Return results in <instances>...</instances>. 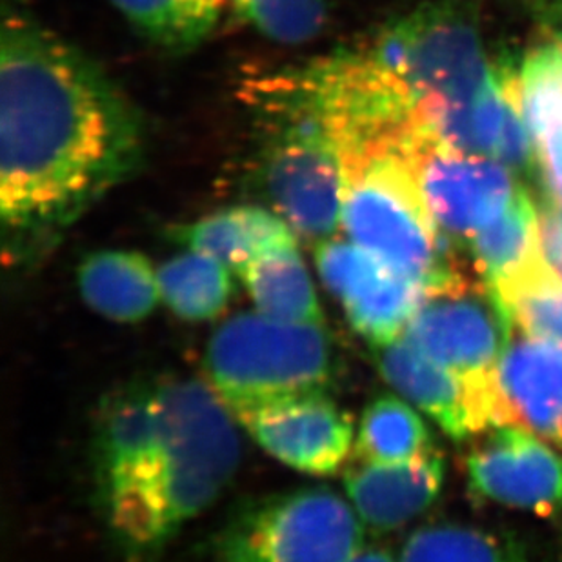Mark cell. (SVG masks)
<instances>
[{
	"mask_svg": "<svg viewBox=\"0 0 562 562\" xmlns=\"http://www.w3.org/2000/svg\"><path fill=\"white\" fill-rule=\"evenodd\" d=\"M143 119L110 75L16 10L0 27V221L13 259L43 251L140 168Z\"/></svg>",
	"mask_w": 562,
	"mask_h": 562,
	"instance_id": "cell-1",
	"label": "cell"
},
{
	"mask_svg": "<svg viewBox=\"0 0 562 562\" xmlns=\"http://www.w3.org/2000/svg\"><path fill=\"white\" fill-rule=\"evenodd\" d=\"M93 451L97 495L119 552L126 562H159L234 479L240 442L212 386L159 379L104 398Z\"/></svg>",
	"mask_w": 562,
	"mask_h": 562,
	"instance_id": "cell-2",
	"label": "cell"
},
{
	"mask_svg": "<svg viewBox=\"0 0 562 562\" xmlns=\"http://www.w3.org/2000/svg\"><path fill=\"white\" fill-rule=\"evenodd\" d=\"M260 124V182L271 210L299 239L323 243L342 221V157L331 127L292 74L260 82L255 91Z\"/></svg>",
	"mask_w": 562,
	"mask_h": 562,
	"instance_id": "cell-3",
	"label": "cell"
},
{
	"mask_svg": "<svg viewBox=\"0 0 562 562\" xmlns=\"http://www.w3.org/2000/svg\"><path fill=\"white\" fill-rule=\"evenodd\" d=\"M342 221L351 243L428 286L456 260L403 149L342 146Z\"/></svg>",
	"mask_w": 562,
	"mask_h": 562,
	"instance_id": "cell-4",
	"label": "cell"
},
{
	"mask_svg": "<svg viewBox=\"0 0 562 562\" xmlns=\"http://www.w3.org/2000/svg\"><path fill=\"white\" fill-rule=\"evenodd\" d=\"M204 370L213 392L235 415L281 398L326 393L334 350L323 324L239 313L212 335Z\"/></svg>",
	"mask_w": 562,
	"mask_h": 562,
	"instance_id": "cell-5",
	"label": "cell"
},
{
	"mask_svg": "<svg viewBox=\"0 0 562 562\" xmlns=\"http://www.w3.org/2000/svg\"><path fill=\"white\" fill-rule=\"evenodd\" d=\"M515 326L499 295L453 266L426 286L401 339L470 387L488 428L495 426V370Z\"/></svg>",
	"mask_w": 562,
	"mask_h": 562,
	"instance_id": "cell-6",
	"label": "cell"
},
{
	"mask_svg": "<svg viewBox=\"0 0 562 562\" xmlns=\"http://www.w3.org/2000/svg\"><path fill=\"white\" fill-rule=\"evenodd\" d=\"M362 520L331 490L248 504L218 531L215 562H348L364 550Z\"/></svg>",
	"mask_w": 562,
	"mask_h": 562,
	"instance_id": "cell-7",
	"label": "cell"
},
{
	"mask_svg": "<svg viewBox=\"0 0 562 562\" xmlns=\"http://www.w3.org/2000/svg\"><path fill=\"white\" fill-rule=\"evenodd\" d=\"M370 54L401 77L417 99L473 101L497 79L467 8L453 0L419 5L390 22Z\"/></svg>",
	"mask_w": 562,
	"mask_h": 562,
	"instance_id": "cell-8",
	"label": "cell"
},
{
	"mask_svg": "<svg viewBox=\"0 0 562 562\" xmlns=\"http://www.w3.org/2000/svg\"><path fill=\"white\" fill-rule=\"evenodd\" d=\"M404 157L417 177L437 228L446 237L472 239L499 217L517 190L506 166L446 148L423 119Z\"/></svg>",
	"mask_w": 562,
	"mask_h": 562,
	"instance_id": "cell-9",
	"label": "cell"
},
{
	"mask_svg": "<svg viewBox=\"0 0 562 562\" xmlns=\"http://www.w3.org/2000/svg\"><path fill=\"white\" fill-rule=\"evenodd\" d=\"M315 262L324 286L339 299L351 328L373 348L401 339L425 299L423 282L350 239L331 237L318 243Z\"/></svg>",
	"mask_w": 562,
	"mask_h": 562,
	"instance_id": "cell-10",
	"label": "cell"
},
{
	"mask_svg": "<svg viewBox=\"0 0 562 562\" xmlns=\"http://www.w3.org/2000/svg\"><path fill=\"white\" fill-rule=\"evenodd\" d=\"M235 419L270 456L312 475L337 472L353 445V420L326 393L260 404Z\"/></svg>",
	"mask_w": 562,
	"mask_h": 562,
	"instance_id": "cell-11",
	"label": "cell"
},
{
	"mask_svg": "<svg viewBox=\"0 0 562 562\" xmlns=\"http://www.w3.org/2000/svg\"><path fill=\"white\" fill-rule=\"evenodd\" d=\"M481 499L541 517L562 514V457L519 426H497L467 457Z\"/></svg>",
	"mask_w": 562,
	"mask_h": 562,
	"instance_id": "cell-12",
	"label": "cell"
},
{
	"mask_svg": "<svg viewBox=\"0 0 562 562\" xmlns=\"http://www.w3.org/2000/svg\"><path fill=\"white\" fill-rule=\"evenodd\" d=\"M495 419L562 450V346L512 337L495 370Z\"/></svg>",
	"mask_w": 562,
	"mask_h": 562,
	"instance_id": "cell-13",
	"label": "cell"
},
{
	"mask_svg": "<svg viewBox=\"0 0 562 562\" xmlns=\"http://www.w3.org/2000/svg\"><path fill=\"white\" fill-rule=\"evenodd\" d=\"M445 473V457L434 448L409 461H356L346 470L345 488L368 528L397 530L436 503Z\"/></svg>",
	"mask_w": 562,
	"mask_h": 562,
	"instance_id": "cell-14",
	"label": "cell"
},
{
	"mask_svg": "<svg viewBox=\"0 0 562 562\" xmlns=\"http://www.w3.org/2000/svg\"><path fill=\"white\" fill-rule=\"evenodd\" d=\"M375 350L376 364L387 384L430 415L446 436L462 440L486 430L475 397L456 373L423 356L403 339Z\"/></svg>",
	"mask_w": 562,
	"mask_h": 562,
	"instance_id": "cell-15",
	"label": "cell"
},
{
	"mask_svg": "<svg viewBox=\"0 0 562 562\" xmlns=\"http://www.w3.org/2000/svg\"><path fill=\"white\" fill-rule=\"evenodd\" d=\"M171 239L188 250L210 255L239 273L268 251L297 246V234L273 210L235 206L170 229Z\"/></svg>",
	"mask_w": 562,
	"mask_h": 562,
	"instance_id": "cell-16",
	"label": "cell"
},
{
	"mask_svg": "<svg viewBox=\"0 0 562 562\" xmlns=\"http://www.w3.org/2000/svg\"><path fill=\"white\" fill-rule=\"evenodd\" d=\"M79 290L86 304L117 323H138L160 301L157 271L137 251L106 250L86 257L79 268Z\"/></svg>",
	"mask_w": 562,
	"mask_h": 562,
	"instance_id": "cell-17",
	"label": "cell"
},
{
	"mask_svg": "<svg viewBox=\"0 0 562 562\" xmlns=\"http://www.w3.org/2000/svg\"><path fill=\"white\" fill-rule=\"evenodd\" d=\"M237 276L257 312L286 323L324 324L323 308L297 246L260 255Z\"/></svg>",
	"mask_w": 562,
	"mask_h": 562,
	"instance_id": "cell-18",
	"label": "cell"
},
{
	"mask_svg": "<svg viewBox=\"0 0 562 562\" xmlns=\"http://www.w3.org/2000/svg\"><path fill=\"white\" fill-rule=\"evenodd\" d=\"M119 13L155 46L187 54L206 41L228 0H110Z\"/></svg>",
	"mask_w": 562,
	"mask_h": 562,
	"instance_id": "cell-19",
	"label": "cell"
},
{
	"mask_svg": "<svg viewBox=\"0 0 562 562\" xmlns=\"http://www.w3.org/2000/svg\"><path fill=\"white\" fill-rule=\"evenodd\" d=\"M515 328L562 346V277L542 250L494 288Z\"/></svg>",
	"mask_w": 562,
	"mask_h": 562,
	"instance_id": "cell-20",
	"label": "cell"
},
{
	"mask_svg": "<svg viewBox=\"0 0 562 562\" xmlns=\"http://www.w3.org/2000/svg\"><path fill=\"white\" fill-rule=\"evenodd\" d=\"M539 251V212L520 187L499 217L472 237L475 270L492 290Z\"/></svg>",
	"mask_w": 562,
	"mask_h": 562,
	"instance_id": "cell-21",
	"label": "cell"
},
{
	"mask_svg": "<svg viewBox=\"0 0 562 562\" xmlns=\"http://www.w3.org/2000/svg\"><path fill=\"white\" fill-rule=\"evenodd\" d=\"M160 301L187 321H210L228 306L234 295L232 270L210 255L188 254L168 260L157 270Z\"/></svg>",
	"mask_w": 562,
	"mask_h": 562,
	"instance_id": "cell-22",
	"label": "cell"
},
{
	"mask_svg": "<svg viewBox=\"0 0 562 562\" xmlns=\"http://www.w3.org/2000/svg\"><path fill=\"white\" fill-rule=\"evenodd\" d=\"M497 79L504 95L519 106L536 144L562 112V44L531 49L519 68L497 69Z\"/></svg>",
	"mask_w": 562,
	"mask_h": 562,
	"instance_id": "cell-23",
	"label": "cell"
},
{
	"mask_svg": "<svg viewBox=\"0 0 562 562\" xmlns=\"http://www.w3.org/2000/svg\"><path fill=\"white\" fill-rule=\"evenodd\" d=\"M434 450L425 420L393 395L368 404L357 431L356 461L403 462Z\"/></svg>",
	"mask_w": 562,
	"mask_h": 562,
	"instance_id": "cell-24",
	"label": "cell"
},
{
	"mask_svg": "<svg viewBox=\"0 0 562 562\" xmlns=\"http://www.w3.org/2000/svg\"><path fill=\"white\" fill-rule=\"evenodd\" d=\"M398 562H533L515 537L473 526L430 525L404 542Z\"/></svg>",
	"mask_w": 562,
	"mask_h": 562,
	"instance_id": "cell-25",
	"label": "cell"
},
{
	"mask_svg": "<svg viewBox=\"0 0 562 562\" xmlns=\"http://www.w3.org/2000/svg\"><path fill=\"white\" fill-rule=\"evenodd\" d=\"M334 0H235V11L273 43L303 44L317 37Z\"/></svg>",
	"mask_w": 562,
	"mask_h": 562,
	"instance_id": "cell-26",
	"label": "cell"
},
{
	"mask_svg": "<svg viewBox=\"0 0 562 562\" xmlns=\"http://www.w3.org/2000/svg\"><path fill=\"white\" fill-rule=\"evenodd\" d=\"M533 154L550 196L562 202V112L533 144Z\"/></svg>",
	"mask_w": 562,
	"mask_h": 562,
	"instance_id": "cell-27",
	"label": "cell"
},
{
	"mask_svg": "<svg viewBox=\"0 0 562 562\" xmlns=\"http://www.w3.org/2000/svg\"><path fill=\"white\" fill-rule=\"evenodd\" d=\"M539 245L548 265L562 277V202L552 196L539 210Z\"/></svg>",
	"mask_w": 562,
	"mask_h": 562,
	"instance_id": "cell-28",
	"label": "cell"
},
{
	"mask_svg": "<svg viewBox=\"0 0 562 562\" xmlns=\"http://www.w3.org/2000/svg\"><path fill=\"white\" fill-rule=\"evenodd\" d=\"M348 562H398L392 553L379 550V548H364L362 552L357 553L356 558Z\"/></svg>",
	"mask_w": 562,
	"mask_h": 562,
	"instance_id": "cell-29",
	"label": "cell"
},
{
	"mask_svg": "<svg viewBox=\"0 0 562 562\" xmlns=\"http://www.w3.org/2000/svg\"><path fill=\"white\" fill-rule=\"evenodd\" d=\"M229 4H234L235 0H228Z\"/></svg>",
	"mask_w": 562,
	"mask_h": 562,
	"instance_id": "cell-30",
	"label": "cell"
}]
</instances>
